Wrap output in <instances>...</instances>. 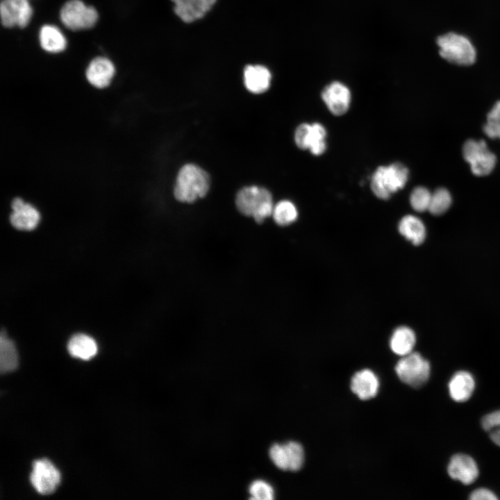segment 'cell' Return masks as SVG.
<instances>
[{
    "label": "cell",
    "instance_id": "cell-31",
    "mask_svg": "<svg viewBox=\"0 0 500 500\" xmlns=\"http://www.w3.org/2000/svg\"><path fill=\"white\" fill-rule=\"evenodd\" d=\"M312 137V124L303 123L297 128L294 133V141L297 146L301 149H308Z\"/></svg>",
    "mask_w": 500,
    "mask_h": 500
},
{
    "label": "cell",
    "instance_id": "cell-6",
    "mask_svg": "<svg viewBox=\"0 0 500 500\" xmlns=\"http://www.w3.org/2000/svg\"><path fill=\"white\" fill-rule=\"evenodd\" d=\"M97 10L81 0H68L60 11L63 25L72 31H81L93 27L98 21Z\"/></svg>",
    "mask_w": 500,
    "mask_h": 500
},
{
    "label": "cell",
    "instance_id": "cell-20",
    "mask_svg": "<svg viewBox=\"0 0 500 500\" xmlns=\"http://www.w3.org/2000/svg\"><path fill=\"white\" fill-rule=\"evenodd\" d=\"M416 341V334L410 327L399 326L390 337V347L395 354L402 357L413 351Z\"/></svg>",
    "mask_w": 500,
    "mask_h": 500
},
{
    "label": "cell",
    "instance_id": "cell-19",
    "mask_svg": "<svg viewBox=\"0 0 500 500\" xmlns=\"http://www.w3.org/2000/svg\"><path fill=\"white\" fill-rule=\"evenodd\" d=\"M39 42L43 50L51 53L62 52L67 47L65 36L58 27L52 24H45L40 28Z\"/></svg>",
    "mask_w": 500,
    "mask_h": 500
},
{
    "label": "cell",
    "instance_id": "cell-33",
    "mask_svg": "<svg viewBox=\"0 0 500 500\" xmlns=\"http://www.w3.org/2000/svg\"><path fill=\"white\" fill-rule=\"evenodd\" d=\"M469 499L472 500H497V497L490 490L478 488L472 492Z\"/></svg>",
    "mask_w": 500,
    "mask_h": 500
},
{
    "label": "cell",
    "instance_id": "cell-27",
    "mask_svg": "<svg viewBox=\"0 0 500 500\" xmlns=\"http://www.w3.org/2000/svg\"><path fill=\"white\" fill-rule=\"evenodd\" d=\"M483 131L491 139H500V101L488 112Z\"/></svg>",
    "mask_w": 500,
    "mask_h": 500
},
{
    "label": "cell",
    "instance_id": "cell-28",
    "mask_svg": "<svg viewBox=\"0 0 500 500\" xmlns=\"http://www.w3.org/2000/svg\"><path fill=\"white\" fill-rule=\"evenodd\" d=\"M312 137L311 143L308 150L315 156L322 155L326 150V131L325 128L319 123H313Z\"/></svg>",
    "mask_w": 500,
    "mask_h": 500
},
{
    "label": "cell",
    "instance_id": "cell-15",
    "mask_svg": "<svg viewBox=\"0 0 500 500\" xmlns=\"http://www.w3.org/2000/svg\"><path fill=\"white\" fill-rule=\"evenodd\" d=\"M174 12L183 21L192 22L199 19L211 8L216 0H172Z\"/></svg>",
    "mask_w": 500,
    "mask_h": 500
},
{
    "label": "cell",
    "instance_id": "cell-10",
    "mask_svg": "<svg viewBox=\"0 0 500 500\" xmlns=\"http://www.w3.org/2000/svg\"><path fill=\"white\" fill-rule=\"evenodd\" d=\"M322 98L329 111L338 116L344 115L349 110L351 94L347 85L339 81H333L324 88Z\"/></svg>",
    "mask_w": 500,
    "mask_h": 500
},
{
    "label": "cell",
    "instance_id": "cell-25",
    "mask_svg": "<svg viewBox=\"0 0 500 500\" xmlns=\"http://www.w3.org/2000/svg\"><path fill=\"white\" fill-rule=\"evenodd\" d=\"M432 193L425 187L418 186L413 189L410 195L412 208L418 212L428 210Z\"/></svg>",
    "mask_w": 500,
    "mask_h": 500
},
{
    "label": "cell",
    "instance_id": "cell-2",
    "mask_svg": "<svg viewBox=\"0 0 500 500\" xmlns=\"http://www.w3.org/2000/svg\"><path fill=\"white\" fill-rule=\"evenodd\" d=\"M235 203L242 214L252 217L257 223H262L272 216L274 206L271 193L258 186L240 190L236 196Z\"/></svg>",
    "mask_w": 500,
    "mask_h": 500
},
{
    "label": "cell",
    "instance_id": "cell-9",
    "mask_svg": "<svg viewBox=\"0 0 500 500\" xmlns=\"http://www.w3.org/2000/svg\"><path fill=\"white\" fill-rule=\"evenodd\" d=\"M33 13L29 0H1L0 16L2 25L6 28L26 27Z\"/></svg>",
    "mask_w": 500,
    "mask_h": 500
},
{
    "label": "cell",
    "instance_id": "cell-22",
    "mask_svg": "<svg viewBox=\"0 0 500 500\" xmlns=\"http://www.w3.org/2000/svg\"><path fill=\"white\" fill-rule=\"evenodd\" d=\"M17 365L18 355L15 345L2 331L0 337V372L2 374L12 372Z\"/></svg>",
    "mask_w": 500,
    "mask_h": 500
},
{
    "label": "cell",
    "instance_id": "cell-32",
    "mask_svg": "<svg viewBox=\"0 0 500 500\" xmlns=\"http://www.w3.org/2000/svg\"><path fill=\"white\" fill-rule=\"evenodd\" d=\"M269 456L278 468L289 470L288 456L285 444H274L269 449Z\"/></svg>",
    "mask_w": 500,
    "mask_h": 500
},
{
    "label": "cell",
    "instance_id": "cell-12",
    "mask_svg": "<svg viewBox=\"0 0 500 500\" xmlns=\"http://www.w3.org/2000/svg\"><path fill=\"white\" fill-rule=\"evenodd\" d=\"M447 472L451 478L463 484L474 482L478 476V469L474 460L468 455H453L448 465Z\"/></svg>",
    "mask_w": 500,
    "mask_h": 500
},
{
    "label": "cell",
    "instance_id": "cell-30",
    "mask_svg": "<svg viewBox=\"0 0 500 500\" xmlns=\"http://www.w3.org/2000/svg\"><path fill=\"white\" fill-rule=\"evenodd\" d=\"M251 499L259 500H272L274 499L273 488L265 481L258 480L251 483L249 488Z\"/></svg>",
    "mask_w": 500,
    "mask_h": 500
},
{
    "label": "cell",
    "instance_id": "cell-23",
    "mask_svg": "<svg viewBox=\"0 0 500 500\" xmlns=\"http://www.w3.org/2000/svg\"><path fill=\"white\" fill-rule=\"evenodd\" d=\"M272 216L278 225L288 226L297 220L298 210L292 201L283 200L274 206Z\"/></svg>",
    "mask_w": 500,
    "mask_h": 500
},
{
    "label": "cell",
    "instance_id": "cell-3",
    "mask_svg": "<svg viewBox=\"0 0 500 500\" xmlns=\"http://www.w3.org/2000/svg\"><path fill=\"white\" fill-rule=\"evenodd\" d=\"M408 176V168L400 162L380 166L372 176L371 189L378 198L386 200L403 188Z\"/></svg>",
    "mask_w": 500,
    "mask_h": 500
},
{
    "label": "cell",
    "instance_id": "cell-7",
    "mask_svg": "<svg viewBox=\"0 0 500 500\" xmlns=\"http://www.w3.org/2000/svg\"><path fill=\"white\" fill-rule=\"evenodd\" d=\"M462 151L465 160L469 164L472 172L476 176L490 174L496 165V156L488 149L483 140H467Z\"/></svg>",
    "mask_w": 500,
    "mask_h": 500
},
{
    "label": "cell",
    "instance_id": "cell-21",
    "mask_svg": "<svg viewBox=\"0 0 500 500\" xmlns=\"http://www.w3.org/2000/svg\"><path fill=\"white\" fill-rule=\"evenodd\" d=\"M69 354L84 360L92 358L97 353L95 340L88 335L78 333L73 335L68 342Z\"/></svg>",
    "mask_w": 500,
    "mask_h": 500
},
{
    "label": "cell",
    "instance_id": "cell-24",
    "mask_svg": "<svg viewBox=\"0 0 500 500\" xmlns=\"http://www.w3.org/2000/svg\"><path fill=\"white\" fill-rule=\"evenodd\" d=\"M452 197L448 190L439 188L432 193L428 212L433 215L444 214L451 207Z\"/></svg>",
    "mask_w": 500,
    "mask_h": 500
},
{
    "label": "cell",
    "instance_id": "cell-1",
    "mask_svg": "<svg viewBox=\"0 0 500 500\" xmlns=\"http://www.w3.org/2000/svg\"><path fill=\"white\" fill-rule=\"evenodd\" d=\"M210 187L208 173L193 164H187L180 169L174 188V197L183 203H192L206 196Z\"/></svg>",
    "mask_w": 500,
    "mask_h": 500
},
{
    "label": "cell",
    "instance_id": "cell-29",
    "mask_svg": "<svg viewBox=\"0 0 500 500\" xmlns=\"http://www.w3.org/2000/svg\"><path fill=\"white\" fill-rule=\"evenodd\" d=\"M289 462V470L296 472L299 470L304 462V451L302 446L296 442H289L285 444Z\"/></svg>",
    "mask_w": 500,
    "mask_h": 500
},
{
    "label": "cell",
    "instance_id": "cell-16",
    "mask_svg": "<svg viewBox=\"0 0 500 500\" xmlns=\"http://www.w3.org/2000/svg\"><path fill=\"white\" fill-rule=\"evenodd\" d=\"M398 231L403 238L415 246L423 244L426 238L424 223L413 215H406L400 219Z\"/></svg>",
    "mask_w": 500,
    "mask_h": 500
},
{
    "label": "cell",
    "instance_id": "cell-5",
    "mask_svg": "<svg viewBox=\"0 0 500 500\" xmlns=\"http://www.w3.org/2000/svg\"><path fill=\"white\" fill-rule=\"evenodd\" d=\"M395 371L402 382L413 388H419L428 381L431 366L420 353L412 351L402 356L395 366Z\"/></svg>",
    "mask_w": 500,
    "mask_h": 500
},
{
    "label": "cell",
    "instance_id": "cell-17",
    "mask_svg": "<svg viewBox=\"0 0 500 500\" xmlns=\"http://www.w3.org/2000/svg\"><path fill=\"white\" fill-rule=\"evenodd\" d=\"M271 73L262 65H247L244 71V81L247 89L252 93L260 94L270 85Z\"/></svg>",
    "mask_w": 500,
    "mask_h": 500
},
{
    "label": "cell",
    "instance_id": "cell-18",
    "mask_svg": "<svg viewBox=\"0 0 500 500\" xmlns=\"http://www.w3.org/2000/svg\"><path fill=\"white\" fill-rule=\"evenodd\" d=\"M475 382L470 373L465 371L456 372L449 383L451 397L457 402L467 401L472 396Z\"/></svg>",
    "mask_w": 500,
    "mask_h": 500
},
{
    "label": "cell",
    "instance_id": "cell-4",
    "mask_svg": "<svg viewBox=\"0 0 500 500\" xmlns=\"http://www.w3.org/2000/svg\"><path fill=\"white\" fill-rule=\"evenodd\" d=\"M436 42L440 56L451 63L467 66L476 61V49L465 35L450 32L439 36Z\"/></svg>",
    "mask_w": 500,
    "mask_h": 500
},
{
    "label": "cell",
    "instance_id": "cell-26",
    "mask_svg": "<svg viewBox=\"0 0 500 500\" xmlns=\"http://www.w3.org/2000/svg\"><path fill=\"white\" fill-rule=\"evenodd\" d=\"M481 425L492 442L500 447V410L485 415Z\"/></svg>",
    "mask_w": 500,
    "mask_h": 500
},
{
    "label": "cell",
    "instance_id": "cell-13",
    "mask_svg": "<svg viewBox=\"0 0 500 500\" xmlns=\"http://www.w3.org/2000/svg\"><path fill=\"white\" fill-rule=\"evenodd\" d=\"M115 73V65L108 58L99 56L88 65L85 76L88 82L97 88H104L110 85Z\"/></svg>",
    "mask_w": 500,
    "mask_h": 500
},
{
    "label": "cell",
    "instance_id": "cell-11",
    "mask_svg": "<svg viewBox=\"0 0 500 500\" xmlns=\"http://www.w3.org/2000/svg\"><path fill=\"white\" fill-rule=\"evenodd\" d=\"M11 208L12 212L10 216V222L15 228L31 231L38 226L40 213L33 206L16 197L12 201Z\"/></svg>",
    "mask_w": 500,
    "mask_h": 500
},
{
    "label": "cell",
    "instance_id": "cell-14",
    "mask_svg": "<svg viewBox=\"0 0 500 500\" xmlns=\"http://www.w3.org/2000/svg\"><path fill=\"white\" fill-rule=\"evenodd\" d=\"M378 377L372 371L367 369L356 372L351 381L352 392L362 400L374 397L378 393Z\"/></svg>",
    "mask_w": 500,
    "mask_h": 500
},
{
    "label": "cell",
    "instance_id": "cell-8",
    "mask_svg": "<svg viewBox=\"0 0 500 500\" xmlns=\"http://www.w3.org/2000/svg\"><path fill=\"white\" fill-rule=\"evenodd\" d=\"M60 478L59 471L49 460L40 459L33 463L30 481L38 493L52 494L59 485Z\"/></svg>",
    "mask_w": 500,
    "mask_h": 500
}]
</instances>
